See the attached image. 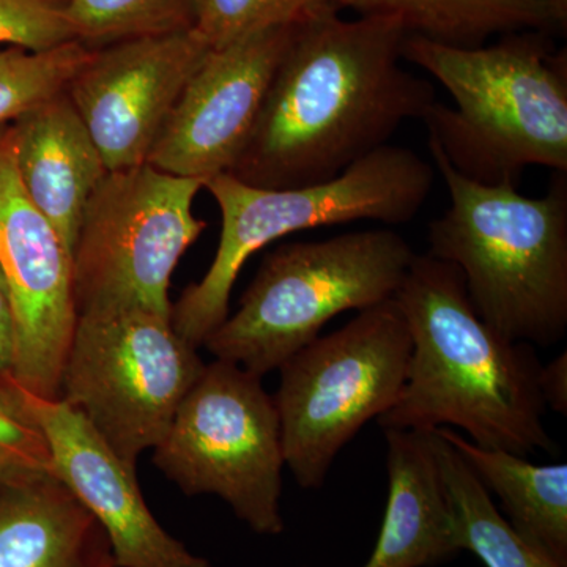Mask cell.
<instances>
[{"label":"cell","instance_id":"obj_1","mask_svg":"<svg viewBox=\"0 0 567 567\" xmlns=\"http://www.w3.org/2000/svg\"><path fill=\"white\" fill-rule=\"evenodd\" d=\"M339 10L323 3L298 21L234 177L260 188L333 181L436 102L434 85L402 66L398 18Z\"/></svg>","mask_w":567,"mask_h":567},{"label":"cell","instance_id":"obj_2","mask_svg":"<svg viewBox=\"0 0 567 567\" xmlns=\"http://www.w3.org/2000/svg\"><path fill=\"white\" fill-rule=\"evenodd\" d=\"M393 300L412 354L401 398L379 417L383 431L454 425L487 450L522 457L555 450L544 425L539 358L480 319L454 265L416 254Z\"/></svg>","mask_w":567,"mask_h":567},{"label":"cell","instance_id":"obj_3","mask_svg":"<svg viewBox=\"0 0 567 567\" xmlns=\"http://www.w3.org/2000/svg\"><path fill=\"white\" fill-rule=\"evenodd\" d=\"M402 55L453 96V107L435 102L423 122L458 174L513 186L533 166L567 174L566 58L543 32L506 33L480 48L406 35Z\"/></svg>","mask_w":567,"mask_h":567},{"label":"cell","instance_id":"obj_4","mask_svg":"<svg viewBox=\"0 0 567 567\" xmlns=\"http://www.w3.org/2000/svg\"><path fill=\"white\" fill-rule=\"evenodd\" d=\"M429 151L450 207L429 226V251L464 276L476 315L514 342L554 346L567 330V174L527 197L517 186L458 174L434 142Z\"/></svg>","mask_w":567,"mask_h":567},{"label":"cell","instance_id":"obj_5","mask_svg":"<svg viewBox=\"0 0 567 567\" xmlns=\"http://www.w3.org/2000/svg\"><path fill=\"white\" fill-rule=\"evenodd\" d=\"M434 175L415 152L388 144L316 185L260 188L229 173L207 178L204 188L221 212V235L207 274L173 305L175 331L196 349L203 347L229 316L244 265L279 238L336 224L412 221L432 192Z\"/></svg>","mask_w":567,"mask_h":567},{"label":"cell","instance_id":"obj_6","mask_svg":"<svg viewBox=\"0 0 567 567\" xmlns=\"http://www.w3.org/2000/svg\"><path fill=\"white\" fill-rule=\"evenodd\" d=\"M415 256L393 229L279 246L204 347L257 377L278 371L334 317L393 300Z\"/></svg>","mask_w":567,"mask_h":567},{"label":"cell","instance_id":"obj_7","mask_svg":"<svg viewBox=\"0 0 567 567\" xmlns=\"http://www.w3.org/2000/svg\"><path fill=\"white\" fill-rule=\"evenodd\" d=\"M412 338L394 300L358 312L278 369L274 395L286 466L303 488H320L342 447L401 398Z\"/></svg>","mask_w":567,"mask_h":567},{"label":"cell","instance_id":"obj_8","mask_svg":"<svg viewBox=\"0 0 567 567\" xmlns=\"http://www.w3.org/2000/svg\"><path fill=\"white\" fill-rule=\"evenodd\" d=\"M152 451L183 494L219 496L257 535L286 529L281 424L262 377L229 361L205 364Z\"/></svg>","mask_w":567,"mask_h":567},{"label":"cell","instance_id":"obj_9","mask_svg":"<svg viewBox=\"0 0 567 567\" xmlns=\"http://www.w3.org/2000/svg\"><path fill=\"white\" fill-rule=\"evenodd\" d=\"M171 317L145 309L78 316L59 399L76 410L126 465L153 450L204 369Z\"/></svg>","mask_w":567,"mask_h":567},{"label":"cell","instance_id":"obj_10","mask_svg":"<svg viewBox=\"0 0 567 567\" xmlns=\"http://www.w3.org/2000/svg\"><path fill=\"white\" fill-rule=\"evenodd\" d=\"M199 178L151 164L103 178L82 215L73 248L78 316L145 309L173 319L171 278L183 254L207 229L196 218Z\"/></svg>","mask_w":567,"mask_h":567},{"label":"cell","instance_id":"obj_11","mask_svg":"<svg viewBox=\"0 0 567 567\" xmlns=\"http://www.w3.org/2000/svg\"><path fill=\"white\" fill-rule=\"evenodd\" d=\"M0 276L14 323L10 379L33 398L58 401L78 322L73 257L22 188L10 125L0 128Z\"/></svg>","mask_w":567,"mask_h":567},{"label":"cell","instance_id":"obj_12","mask_svg":"<svg viewBox=\"0 0 567 567\" xmlns=\"http://www.w3.org/2000/svg\"><path fill=\"white\" fill-rule=\"evenodd\" d=\"M208 52L196 29L93 51L66 95L110 173L147 164L183 89Z\"/></svg>","mask_w":567,"mask_h":567},{"label":"cell","instance_id":"obj_13","mask_svg":"<svg viewBox=\"0 0 567 567\" xmlns=\"http://www.w3.org/2000/svg\"><path fill=\"white\" fill-rule=\"evenodd\" d=\"M298 21L210 50L183 89L147 164L203 182L230 173L251 136Z\"/></svg>","mask_w":567,"mask_h":567},{"label":"cell","instance_id":"obj_14","mask_svg":"<svg viewBox=\"0 0 567 567\" xmlns=\"http://www.w3.org/2000/svg\"><path fill=\"white\" fill-rule=\"evenodd\" d=\"M31 398L55 476L91 511L110 539L115 567H213L159 525L126 465L65 402Z\"/></svg>","mask_w":567,"mask_h":567},{"label":"cell","instance_id":"obj_15","mask_svg":"<svg viewBox=\"0 0 567 567\" xmlns=\"http://www.w3.org/2000/svg\"><path fill=\"white\" fill-rule=\"evenodd\" d=\"M10 128L22 188L73 257L89 199L110 174L102 153L66 92L11 123Z\"/></svg>","mask_w":567,"mask_h":567},{"label":"cell","instance_id":"obj_16","mask_svg":"<svg viewBox=\"0 0 567 567\" xmlns=\"http://www.w3.org/2000/svg\"><path fill=\"white\" fill-rule=\"evenodd\" d=\"M388 502L363 567H434L461 554L432 432L386 429Z\"/></svg>","mask_w":567,"mask_h":567},{"label":"cell","instance_id":"obj_17","mask_svg":"<svg viewBox=\"0 0 567 567\" xmlns=\"http://www.w3.org/2000/svg\"><path fill=\"white\" fill-rule=\"evenodd\" d=\"M0 567H115L106 533L58 476L0 491Z\"/></svg>","mask_w":567,"mask_h":567},{"label":"cell","instance_id":"obj_18","mask_svg":"<svg viewBox=\"0 0 567 567\" xmlns=\"http://www.w3.org/2000/svg\"><path fill=\"white\" fill-rule=\"evenodd\" d=\"M436 431L464 456L487 491L498 496L511 527L567 567V464L535 465L507 451L477 446L453 429Z\"/></svg>","mask_w":567,"mask_h":567},{"label":"cell","instance_id":"obj_19","mask_svg":"<svg viewBox=\"0 0 567 567\" xmlns=\"http://www.w3.org/2000/svg\"><path fill=\"white\" fill-rule=\"evenodd\" d=\"M365 14L398 18L409 35L480 48L494 35L546 32L567 20V0H338Z\"/></svg>","mask_w":567,"mask_h":567},{"label":"cell","instance_id":"obj_20","mask_svg":"<svg viewBox=\"0 0 567 567\" xmlns=\"http://www.w3.org/2000/svg\"><path fill=\"white\" fill-rule=\"evenodd\" d=\"M432 436L461 550L472 551L486 567H563L511 527L456 447L439 431Z\"/></svg>","mask_w":567,"mask_h":567},{"label":"cell","instance_id":"obj_21","mask_svg":"<svg viewBox=\"0 0 567 567\" xmlns=\"http://www.w3.org/2000/svg\"><path fill=\"white\" fill-rule=\"evenodd\" d=\"M197 0H66L71 37L92 50L194 29Z\"/></svg>","mask_w":567,"mask_h":567},{"label":"cell","instance_id":"obj_22","mask_svg":"<svg viewBox=\"0 0 567 567\" xmlns=\"http://www.w3.org/2000/svg\"><path fill=\"white\" fill-rule=\"evenodd\" d=\"M93 51L76 40L41 51L0 48V128L65 93Z\"/></svg>","mask_w":567,"mask_h":567},{"label":"cell","instance_id":"obj_23","mask_svg":"<svg viewBox=\"0 0 567 567\" xmlns=\"http://www.w3.org/2000/svg\"><path fill=\"white\" fill-rule=\"evenodd\" d=\"M52 475L50 446L31 398L0 375V491Z\"/></svg>","mask_w":567,"mask_h":567},{"label":"cell","instance_id":"obj_24","mask_svg":"<svg viewBox=\"0 0 567 567\" xmlns=\"http://www.w3.org/2000/svg\"><path fill=\"white\" fill-rule=\"evenodd\" d=\"M323 3L338 0H197L194 29L210 50L254 32L292 24Z\"/></svg>","mask_w":567,"mask_h":567},{"label":"cell","instance_id":"obj_25","mask_svg":"<svg viewBox=\"0 0 567 567\" xmlns=\"http://www.w3.org/2000/svg\"><path fill=\"white\" fill-rule=\"evenodd\" d=\"M66 0H0V48L41 51L73 40Z\"/></svg>","mask_w":567,"mask_h":567},{"label":"cell","instance_id":"obj_26","mask_svg":"<svg viewBox=\"0 0 567 567\" xmlns=\"http://www.w3.org/2000/svg\"><path fill=\"white\" fill-rule=\"evenodd\" d=\"M539 391L546 409L567 415V353L558 354L546 365H540Z\"/></svg>","mask_w":567,"mask_h":567},{"label":"cell","instance_id":"obj_27","mask_svg":"<svg viewBox=\"0 0 567 567\" xmlns=\"http://www.w3.org/2000/svg\"><path fill=\"white\" fill-rule=\"evenodd\" d=\"M14 354L13 312L0 276V375L10 377Z\"/></svg>","mask_w":567,"mask_h":567}]
</instances>
